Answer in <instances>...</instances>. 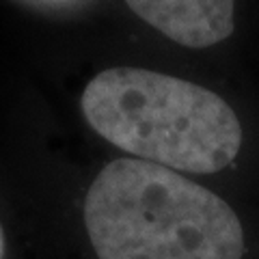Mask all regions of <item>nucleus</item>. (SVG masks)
<instances>
[{
    "mask_svg": "<svg viewBox=\"0 0 259 259\" xmlns=\"http://www.w3.org/2000/svg\"><path fill=\"white\" fill-rule=\"evenodd\" d=\"M84 225L100 259H242L238 214L173 168L121 158L104 166L84 199Z\"/></svg>",
    "mask_w": 259,
    "mask_h": 259,
    "instance_id": "f257e3e1",
    "label": "nucleus"
},
{
    "mask_svg": "<svg viewBox=\"0 0 259 259\" xmlns=\"http://www.w3.org/2000/svg\"><path fill=\"white\" fill-rule=\"evenodd\" d=\"M82 112L115 147L173 171H223L242 147V125L221 95L149 69H104L84 89Z\"/></svg>",
    "mask_w": 259,
    "mask_h": 259,
    "instance_id": "f03ea898",
    "label": "nucleus"
},
{
    "mask_svg": "<svg viewBox=\"0 0 259 259\" xmlns=\"http://www.w3.org/2000/svg\"><path fill=\"white\" fill-rule=\"evenodd\" d=\"M141 20L188 48H209L233 32L236 0H125Z\"/></svg>",
    "mask_w": 259,
    "mask_h": 259,
    "instance_id": "7ed1b4c3",
    "label": "nucleus"
},
{
    "mask_svg": "<svg viewBox=\"0 0 259 259\" xmlns=\"http://www.w3.org/2000/svg\"><path fill=\"white\" fill-rule=\"evenodd\" d=\"M0 259H5V233H3V227H0Z\"/></svg>",
    "mask_w": 259,
    "mask_h": 259,
    "instance_id": "20e7f679",
    "label": "nucleus"
}]
</instances>
